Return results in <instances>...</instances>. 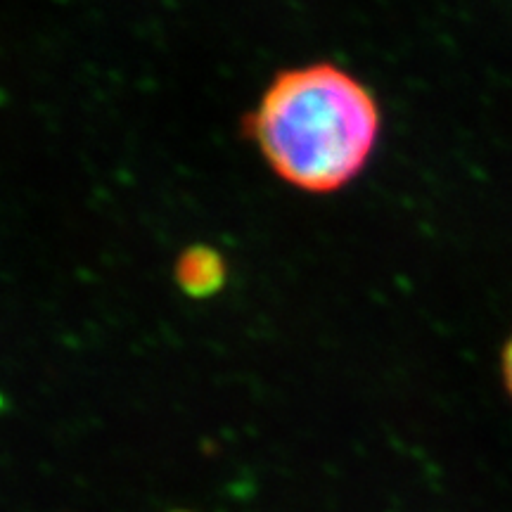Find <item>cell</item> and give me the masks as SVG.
<instances>
[{
    "label": "cell",
    "mask_w": 512,
    "mask_h": 512,
    "mask_svg": "<svg viewBox=\"0 0 512 512\" xmlns=\"http://www.w3.org/2000/svg\"><path fill=\"white\" fill-rule=\"evenodd\" d=\"M245 136L273 176L309 195L356 181L382 136L375 93L335 62L283 69L245 117Z\"/></svg>",
    "instance_id": "obj_1"
},
{
    "label": "cell",
    "mask_w": 512,
    "mask_h": 512,
    "mask_svg": "<svg viewBox=\"0 0 512 512\" xmlns=\"http://www.w3.org/2000/svg\"><path fill=\"white\" fill-rule=\"evenodd\" d=\"M176 285L192 299L214 297L226 285V259L214 247L192 245L176 259Z\"/></svg>",
    "instance_id": "obj_2"
},
{
    "label": "cell",
    "mask_w": 512,
    "mask_h": 512,
    "mask_svg": "<svg viewBox=\"0 0 512 512\" xmlns=\"http://www.w3.org/2000/svg\"><path fill=\"white\" fill-rule=\"evenodd\" d=\"M501 373H503V384L508 389L510 399H512V335L505 342L503 354H501Z\"/></svg>",
    "instance_id": "obj_3"
}]
</instances>
